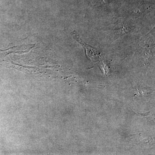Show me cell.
<instances>
[{"mask_svg":"<svg viewBox=\"0 0 155 155\" xmlns=\"http://www.w3.org/2000/svg\"><path fill=\"white\" fill-rule=\"evenodd\" d=\"M71 34L75 40L77 41L85 49V52L89 58H90L93 61H96L98 60V59L99 58L100 54L96 51V50L84 42L76 31H72Z\"/></svg>","mask_w":155,"mask_h":155,"instance_id":"6da1fadb","label":"cell"}]
</instances>
